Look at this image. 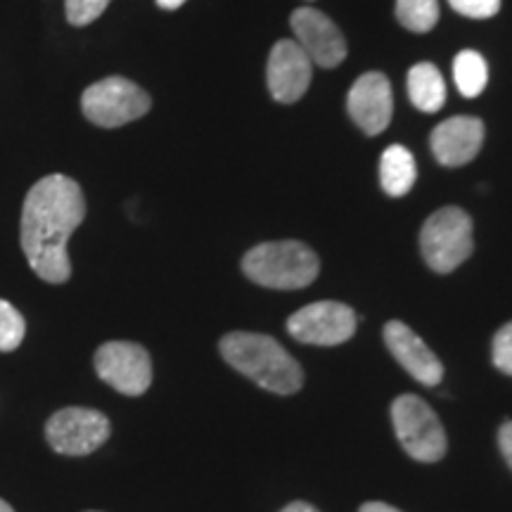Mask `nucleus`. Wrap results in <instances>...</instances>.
<instances>
[{
  "label": "nucleus",
  "instance_id": "1",
  "mask_svg": "<svg viewBox=\"0 0 512 512\" xmlns=\"http://www.w3.org/2000/svg\"><path fill=\"white\" fill-rule=\"evenodd\" d=\"M83 216L86 197L72 178L53 174L34 183L22 209V249L38 278L50 285L72 278L67 245Z\"/></svg>",
  "mask_w": 512,
  "mask_h": 512
},
{
  "label": "nucleus",
  "instance_id": "2",
  "mask_svg": "<svg viewBox=\"0 0 512 512\" xmlns=\"http://www.w3.org/2000/svg\"><path fill=\"white\" fill-rule=\"evenodd\" d=\"M230 368L249 377L266 392L290 396L304 384V370L278 339L259 332H230L219 344Z\"/></svg>",
  "mask_w": 512,
  "mask_h": 512
},
{
  "label": "nucleus",
  "instance_id": "3",
  "mask_svg": "<svg viewBox=\"0 0 512 512\" xmlns=\"http://www.w3.org/2000/svg\"><path fill=\"white\" fill-rule=\"evenodd\" d=\"M242 271L252 283L271 290H302L318 278L320 261L309 245L297 240L261 242L242 259Z\"/></svg>",
  "mask_w": 512,
  "mask_h": 512
},
{
  "label": "nucleus",
  "instance_id": "4",
  "mask_svg": "<svg viewBox=\"0 0 512 512\" xmlns=\"http://www.w3.org/2000/svg\"><path fill=\"white\" fill-rule=\"evenodd\" d=\"M420 252L432 271H456L475 252L470 214L460 207L434 211L420 230Z\"/></svg>",
  "mask_w": 512,
  "mask_h": 512
},
{
  "label": "nucleus",
  "instance_id": "5",
  "mask_svg": "<svg viewBox=\"0 0 512 512\" xmlns=\"http://www.w3.org/2000/svg\"><path fill=\"white\" fill-rule=\"evenodd\" d=\"M392 422L396 439L411 458L420 463H437L446 456L444 425L420 396H396L392 403Z\"/></svg>",
  "mask_w": 512,
  "mask_h": 512
},
{
  "label": "nucleus",
  "instance_id": "6",
  "mask_svg": "<svg viewBox=\"0 0 512 512\" xmlns=\"http://www.w3.org/2000/svg\"><path fill=\"white\" fill-rule=\"evenodd\" d=\"M152 107V98L138 83L124 76H107L81 95V110L91 124L100 128H119L145 117Z\"/></svg>",
  "mask_w": 512,
  "mask_h": 512
},
{
  "label": "nucleus",
  "instance_id": "7",
  "mask_svg": "<svg viewBox=\"0 0 512 512\" xmlns=\"http://www.w3.org/2000/svg\"><path fill=\"white\" fill-rule=\"evenodd\" d=\"M112 425L93 408H62L46 425V439L62 456H88L110 439Z\"/></svg>",
  "mask_w": 512,
  "mask_h": 512
},
{
  "label": "nucleus",
  "instance_id": "8",
  "mask_svg": "<svg viewBox=\"0 0 512 512\" xmlns=\"http://www.w3.org/2000/svg\"><path fill=\"white\" fill-rule=\"evenodd\" d=\"M356 313L342 302H313L287 320V332L302 344L337 347L356 332Z\"/></svg>",
  "mask_w": 512,
  "mask_h": 512
},
{
  "label": "nucleus",
  "instance_id": "9",
  "mask_svg": "<svg viewBox=\"0 0 512 512\" xmlns=\"http://www.w3.org/2000/svg\"><path fill=\"white\" fill-rule=\"evenodd\" d=\"M95 373L119 394L140 396L152 384V358L133 342H107L95 351Z\"/></svg>",
  "mask_w": 512,
  "mask_h": 512
},
{
  "label": "nucleus",
  "instance_id": "10",
  "mask_svg": "<svg viewBox=\"0 0 512 512\" xmlns=\"http://www.w3.org/2000/svg\"><path fill=\"white\" fill-rule=\"evenodd\" d=\"M294 41L302 46L313 64L323 69H335L347 57V38L328 15L316 8H299L290 17Z\"/></svg>",
  "mask_w": 512,
  "mask_h": 512
},
{
  "label": "nucleus",
  "instance_id": "11",
  "mask_svg": "<svg viewBox=\"0 0 512 512\" xmlns=\"http://www.w3.org/2000/svg\"><path fill=\"white\" fill-rule=\"evenodd\" d=\"M313 62L297 41H278L268 55V91L283 105H292L309 91Z\"/></svg>",
  "mask_w": 512,
  "mask_h": 512
},
{
  "label": "nucleus",
  "instance_id": "12",
  "mask_svg": "<svg viewBox=\"0 0 512 512\" xmlns=\"http://www.w3.org/2000/svg\"><path fill=\"white\" fill-rule=\"evenodd\" d=\"M347 112L366 136H377L389 126L394 112L392 83L380 72L358 76L347 98Z\"/></svg>",
  "mask_w": 512,
  "mask_h": 512
},
{
  "label": "nucleus",
  "instance_id": "13",
  "mask_svg": "<svg viewBox=\"0 0 512 512\" xmlns=\"http://www.w3.org/2000/svg\"><path fill=\"white\" fill-rule=\"evenodd\" d=\"M384 344L392 351L396 363L406 370L413 380H418L425 387H437V384L444 380V366L437 358V354L422 342V337L415 335V332L408 328L401 320H389L384 325Z\"/></svg>",
  "mask_w": 512,
  "mask_h": 512
},
{
  "label": "nucleus",
  "instance_id": "14",
  "mask_svg": "<svg viewBox=\"0 0 512 512\" xmlns=\"http://www.w3.org/2000/svg\"><path fill=\"white\" fill-rule=\"evenodd\" d=\"M484 143V124L477 117H451L432 131V155L441 166L470 164Z\"/></svg>",
  "mask_w": 512,
  "mask_h": 512
},
{
  "label": "nucleus",
  "instance_id": "15",
  "mask_svg": "<svg viewBox=\"0 0 512 512\" xmlns=\"http://www.w3.org/2000/svg\"><path fill=\"white\" fill-rule=\"evenodd\" d=\"M418 181L413 152L403 145H389L380 157V183L389 197H403Z\"/></svg>",
  "mask_w": 512,
  "mask_h": 512
},
{
  "label": "nucleus",
  "instance_id": "16",
  "mask_svg": "<svg viewBox=\"0 0 512 512\" xmlns=\"http://www.w3.org/2000/svg\"><path fill=\"white\" fill-rule=\"evenodd\" d=\"M408 98H411L415 110L425 114H434L444 107L446 83L432 62H420L411 67V72H408Z\"/></svg>",
  "mask_w": 512,
  "mask_h": 512
},
{
  "label": "nucleus",
  "instance_id": "17",
  "mask_svg": "<svg viewBox=\"0 0 512 512\" xmlns=\"http://www.w3.org/2000/svg\"><path fill=\"white\" fill-rule=\"evenodd\" d=\"M453 81L465 98H477L479 93H484L486 83H489V67H486L484 57L477 50L458 53L453 60Z\"/></svg>",
  "mask_w": 512,
  "mask_h": 512
},
{
  "label": "nucleus",
  "instance_id": "18",
  "mask_svg": "<svg viewBox=\"0 0 512 512\" xmlns=\"http://www.w3.org/2000/svg\"><path fill=\"white\" fill-rule=\"evenodd\" d=\"M396 19L413 34H427L439 22L437 0H396Z\"/></svg>",
  "mask_w": 512,
  "mask_h": 512
},
{
  "label": "nucleus",
  "instance_id": "19",
  "mask_svg": "<svg viewBox=\"0 0 512 512\" xmlns=\"http://www.w3.org/2000/svg\"><path fill=\"white\" fill-rule=\"evenodd\" d=\"M27 323L22 313L5 299H0V351H15L22 344Z\"/></svg>",
  "mask_w": 512,
  "mask_h": 512
},
{
  "label": "nucleus",
  "instance_id": "20",
  "mask_svg": "<svg viewBox=\"0 0 512 512\" xmlns=\"http://www.w3.org/2000/svg\"><path fill=\"white\" fill-rule=\"evenodd\" d=\"M110 0H64V12L72 27H86L107 10Z\"/></svg>",
  "mask_w": 512,
  "mask_h": 512
},
{
  "label": "nucleus",
  "instance_id": "21",
  "mask_svg": "<svg viewBox=\"0 0 512 512\" xmlns=\"http://www.w3.org/2000/svg\"><path fill=\"white\" fill-rule=\"evenodd\" d=\"M491 358L503 375L512 377V320L496 332L494 344H491Z\"/></svg>",
  "mask_w": 512,
  "mask_h": 512
},
{
  "label": "nucleus",
  "instance_id": "22",
  "mask_svg": "<svg viewBox=\"0 0 512 512\" xmlns=\"http://www.w3.org/2000/svg\"><path fill=\"white\" fill-rule=\"evenodd\" d=\"M448 5L470 19H489L501 10V0H448Z\"/></svg>",
  "mask_w": 512,
  "mask_h": 512
},
{
  "label": "nucleus",
  "instance_id": "23",
  "mask_svg": "<svg viewBox=\"0 0 512 512\" xmlns=\"http://www.w3.org/2000/svg\"><path fill=\"white\" fill-rule=\"evenodd\" d=\"M498 446H501L505 463H508V467L512 470V420L503 422V427L498 430Z\"/></svg>",
  "mask_w": 512,
  "mask_h": 512
},
{
  "label": "nucleus",
  "instance_id": "24",
  "mask_svg": "<svg viewBox=\"0 0 512 512\" xmlns=\"http://www.w3.org/2000/svg\"><path fill=\"white\" fill-rule=\"evenodd\" d=\"M358 512H401V510H396L394 505H389V503L373 501V503H363L361 510H358Z\"/></svg>",
  "mask_w": 512,
  "mask_h": 512
},
{
  "label": "nucleus",
  "instance_id": "25",
  "mask_svg": "<svg viewBox=\"0 0 512 512\" xmlns=\"http://www.w3.org/2000/svg\"><path fill=\"white\" fill-rule=\"evenodd\" d=\"M280 512H320L318 508H313L311 503H304V501H294L290 505H285Z\"/></svg>",
  "mask_w": 512,
  "mask_h": 512
},
{
  "label": "nucleus",
  "instance_id": "26",
  "mask_svg": "<svg viewBox=\"0 0 512 512\" xmlns=\"http://www.w3.org/2000/svg\"><path fill=\"white\" fill-rule=\"evenodd\" d=\"M183 3H185V0H157V5L162 10H178Z\"/></svg>",
  "mask_w": 512,
  "mask_h": 512
},
{
  "label": "nucleus",
  "instance_id": "27",
  "mask_svg": "<svg viewBox=\"0 0 512 512\" xmlns=\"http://www.w3.org/2000/svg\"><path fill=\"white\" fill-rule=\"evenodd\" d=\"M0 512H15V510L10 508V503H5L3 498H0Z\"/></svg>",
  "mask_w": 512,
  "mask_h": 512
},
{
  "label": "nucleus",
  "instance_id": "28",
  "mask_svg": "<svg viewBox=\"0 0 512 512\" xmlns=\"http://www.w3.org/2000/svg\"><path fill=\"white\" fill-rule=\"evenodd\" d=\"M88 512H95V510H88Z\"/></svg>",
  "mask_w": 512,
  "mask_h": 512
}]
</instances>
